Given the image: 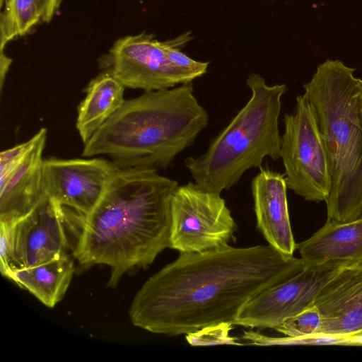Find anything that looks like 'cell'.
<instances>
[{"label": "cell", "instance_id": "1", "mask_svg": "<svg viewBox=\"0 0 362 362\" xmlns=\"http://www.w3.org/2000/svg\"><path fill=\"white\" fill-rule=\"evenodd\" d=\"M305 267L300 258L269 244L180 253L142 285L129 316L137 327L169 336L221 322L234 325L252 297Z\"/></svg>", "mask_w": 362, "mask_h": 362}, {"label": "cell", "instance_id": "2", "mask_svg": "<svg viewBox=\"0 0 362 362\" xmlns=\"http://www.w3.org/2000/svg\"><path fill=\"white\" fill-rule=\"evenodd\" d=\"M178 185L157 170L117 168L98 204L83 216L72 256L84 267H109L112 288L124 274L148 267L169 247Z\"/></svg>", "mask_w": 362, "mask_h": 362}, {"label": "cell", "instance_id": "3", "mask_svg": "<svg viewBox=\"0 0 362 362\" xmlns=\"http://www.w3.org/2000/svg\"><path fill=\"white\" fill-rule=\"evenodd\" d=\"M192 83L125 100L84 144L82 156L105 155L117 168L167 169L207 127Z\"/></svg>", "mask_w": 362, "mask_h": 362}, {"label": "cell", "instance_id": "4", "mask_svg": "<svg viewBox=\"0 0 362 362\" xmlns=\"http://www.w3.org/2000/svg\"><path fill=\"white\" fill-rule=\"evenodd\" d=\"M356 69L327 59L303 85L323 140L331 189L327 220L346 222L362 216V123L358 110L361 79Z\"/></svg>", "mask_w": 362, "mask_h": 362}, {"label": "cell", "instance_id": "5", "mask_svg": "<svg viewBox=\"0 0 362 362\" xmlns=\"http://www.w3.org/2000/svg\"><path fill=\"white\" fill-rule=\"evenodd\" d=\"M246 84L251 91L247 103L204 153L185 160L194 182L205 190L221 194L249 169L262 168L265 158H280L279 119L287 86H270L256 73L247 76Z\"/></svg>", "mask_w": 362, "mask_h": 362}, {"label": "cell", "instance_id": "6", "mask_svg": "<svg viewBox=\"0 0 362 362\" xmlns=\"http://www.w3.org/2000/svg\"><path fill=\"white\" fill-rule=\"evenodd\" d=\"M283 122L280 158L288 189L306 201L325 202L331 189L327 158L315 109L304 93Z\"/></svg>", "mask_w": 362, "mask_h": 362}, {"label": "cell", "instance_id": "7", "mask_svg": "<svg viewBox=\"0 0 362 362\" xmlns=\"http://www.w3.org/2000/svg\"><path fill=\"white\" fill-rule=\"evenodd\" d=\"M237 225L221 194L194 182L178 185L170 203L169 247L200 252L235 240Z\"/></svg>", "mask_w": 362, "mask_h": 362}, {"label": "cell", "instance_id": "8", "mask_svg": "<svg viewBox=\"0 0 362 362\" xmlns=\"http://www.w3.org/2000/svg\"><path fill=\"white\" fill-rule=\"evenodd\" d=\"M82 216L46 196L23 217L12 223L3 222L8 229L13 269L73 252L67 229L78 226Z\"/></svg>", "mask_w": 362, "mask_h": 362}, {"label": "cell", "instance_id": "9", "mask_svg": "<svg viewBox=\"0 0 362 362\" xmlns=\"http://www.w3.org/2000/svg\"><path fill=\"white\" fill-rule=\"evenodd\" d=\"M106 64L107 71L126 88L144 92L168 89L195 79L171 62L162 41L146 33L118 39L107 54Z\"/></svg>", "mask_w": 362, "mask_h": 362}, {"label": "cell", "instance_id": "10", "mask_svg": "<svg viewBox=\"0 0 362 362\" xmlns=\"http://www.w3.org/2000/svg\"><path fill=\"white\" fill-rule=\"evenodd\" d=\"M341 267L331 263L305 265L293 276L252 297L240 309L234 325L275 329L313 305L322 287Z\"/></svg>", "mask_w": 362, "mask_h": 362}, {"label": "cell", "instance_id": "11", "mask_svg": "<svg viewBox=\"0 0 362 362\" xmlns=\"http://www.w3.org/2000/svg\"><path fill=\"white\" fill-rule=\"evenodd\" d=\"M117 167L104 158L43 160L46 195L87 216L103 197Z\"/></svg>", "mask_w": 362, "mask_h": 362}, {"label": "cell", "instance_id": "12", "mask_svg": "<svg viewBox=\"0 0 362 362\" xmlns=\"http://www.w3.org/2000/svg\"><path fill=\"white\" fill-rule=\"evenodd\" d=\"M314 305L322 324L316 337L342 339L362 331V264L341 267L320 289Z\"/></svg>", "mask_w": 362, "mask_h": 362}, {"label": "cell", "instance_id": "13", "mask_svg": "<svg viewBox=\"0 0 362 362\" xmlns=\"http://www.w3.org/2000/svg\"><path fill=\"white\" fill-rule=\"evenodd\" d=\"M284 174L260 168L251 182L257 226L279 252L293 255L296 249L290 223Z\"/></svg>", "mask_w": 362, "mask_h": 362}, {"label": "cell", "instance_id": "14", "mask_svg": "<svg viewBox=\"0 0 362 362\" xmlns=\"http://www.w3.org/2000/svg\"><path fill=\"white\" fill-rule=\"evenodd\" d=\"M36 136L34 145L23 158L0 175V221L14 222L47 196L42 181L47 129L42 128Z\"/></svg>", "mask_w": 362, "mask_h": 362}, {"label": "cell", "instance_id": "15", "mask_svg": "<svg viewBox=\"0 0 362 362\" xmlns=\"http://www.w3.org/2000/svg\"><path fill=\"white\" fill-rule=\"evenodd\" d=\"M296 249L305 265L362 264V216L346 222L327 220Z\"/></svg>", "mask_w": 362, "mask_h": 362}, {"label": "cell", "instance_id": "16", "mask_svg": "<svg viewBox=\"0 0 362 362\" xmlns=\"http://www.w3.org/2000/svg\"><path fill=\"white\" fill-rule=\"evenodd\" d=\"M74 272V259L67 254L34 266L14 269L6 278L52 308L63 299Z\"/></svg>", "mask_w": 362, "mask_h": 362}, {"label": "cell", "instance_id": "17", "mask_svg": "<svg viewBox=\"0 0 362 362\" xmlns=\"http://www.w3.org/2000/svg\"><path fill=\"white\" fill-rule=\"evenodd\" d=\"M125 88L107 71L90 82L76 119V128L84 144L122 107Z\"/></svg>", "mask_w": 362, "mask_h": 362}, {"label": "cell", "instance_id": "18", "mask_svg": "<svg viewBox=\"0 0 362 362\" xmlns=\"http://www.w3.org/2000/svg\"><path fill=\"white\" fill-rule=\"evenodd\" d=\"M1 50L15 37L28 33L42 21L37 0H0Z\"/></svg>", "mask_w": 362, "mask_h": 362}, {"label": "cell", "instance_id": "19", "mask_svg": "<svg viewBox=\"0 0 362 362\" xmlns=\"http://www.w3.org/2000/svg\"><path fill=\"white\" fill-rule=\"evenodd\" d=\"M191 38L190 32H187L174 39L163 41V46L172 63L197 78L206 74L209 62L194 60L181 52Z\"/></svg>", "mask_w": 362, "mask_h": 362}, {"label": "cell", "instance_id": "20", "mask_svg": "<svg viewBox=\"0 0 362 362\" xmlns=\"http://www.w3.org/2000/svg\"><path fill=\"white\" fill-rule=\"evenodd\" d=\"M233 324L221 322L210 325L186 334L191 346H213L221 344H240L236 338L230 335Z\"/></svg>", "mask_w": 362, "mask_h": 362}, {"label": "cell", "instance_id": "21", "mask_svg": "<svg viewBox=\"0 0 362 362\" xmlns=\"http://www.w3.org/2000/svg\"><path fill=\"white\" fill-rule=\"evenodd\" d=\"M37 139L36 134L28 141L2 151L0 153V175L17 164L33 147Z\"/></svg>", "mask_w": 362, "mask_h": 362}, {"label": "cell", "instance_id": "22", "mask_svg": "<svg viewBox=\"0 0 362 362\" xmlns=\"http://www.w3.org/2000/svg\"><path fill=\"white\" fill-rule=\"evenodd\" d=\"M62 0H37L42 14V21H50L58 10Z\"/></svg>", "mask_w": 362, "mask_h": 362}, {"label": "cell", "instance_id": "23", "mask_svg": "<svg viewBox=\"0 0 362 362\" xmlns=\"http://www.w3.org/2000/svg\"><path fill=\"white\" fill-rule=\"evenodd\" d=\"M11 59L4 54V50H1L0 56V88L1 90L3 88L6 75L8 71L10 65L11 64Z\"/></svg>", "mask_w": 362, "mask_h": 362}, {"label": "cell", "instance_id": "24", "mask_svg": "<svg viewBox=\"0 0 362 362\" xmlns=\"http://www.w3.org/2000/svg\"><path fill=\"white\" fill-rule=\"evenodd\" d=\"M341 343L362 344V331L342 339Z\"/></svg>", "mask_w": 362, "mask_h": 362}, {"label": "cell", "instance_id": "25", "mask_svg": "<svg viewBox=\"0 0 362 362\" xmlns=\"http://www.w3.org/2000/svg\"><path fill=\"white\" fill-rule=\"evenodd\" d=\"M358 110L360 114V117L362 123V80L360 84L359 94H358Z\"/></svg>", "mask_w": 362, "mask_h": 362}]
</instances>
